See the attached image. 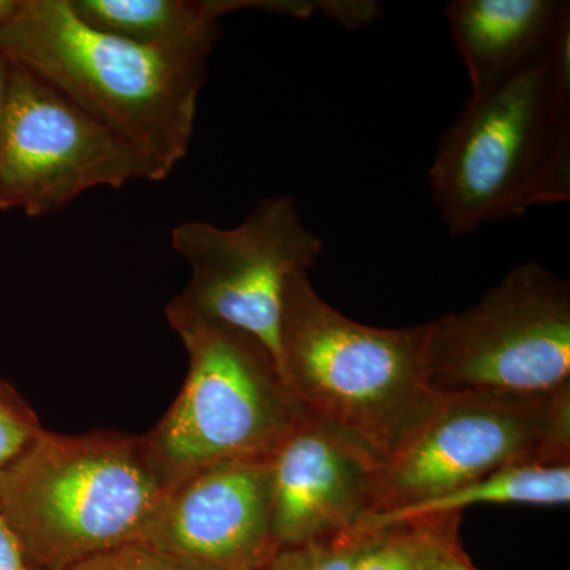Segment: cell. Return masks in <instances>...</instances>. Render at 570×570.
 I'll return each mask as SVG.
<instances>
[{"label":"cell","mask_w":570,"mask_h":570,"mask_svg":"<svg viewBox=\"0 0 570 570\" xmlns=\"http://www.w3.org/2000/svg\"><path fill=\"white\" fill-rule=\"evenodd\" d=\"M0 52L132 146L156 181L189 151L208 48L137 43L86 24L70 0H20Z\"/></svg>","instance_id":"1"},{"label":"cell","mask_w":570,"mask_h":570,"mask_svg":"<svg viewBox=\"0 0 570 570\" xmlns=\"http://www.w3.org/2000/svg\"><path fill=\"white\" fill-rule=\"evenodd\" d=\"M434 204L452 236L570 200V33L542 59L472 94L438 142Z\"/></svg>","instance_id":"2"},{"label":"cell","mask_w":570,"mask_h":570,"mask_svg":"<svg viewBox=\"0 0 570 570\" xmlns=\"http://www.w3.org/2000/svg\"><path fill=\"white\" fill-rule=\"evenodd\" d=\"M178 483L148 436L41 430L0 471V509L32 570L140 542Z\"/></svg>","instance_id":"3"},{"label":"cell","mask_w":570,"mask_h":570,"mask_svg":"<svg viewBox=\"0 0 570 570\" xmlns=\"http://www.w3.org/2000/svg\"><path fill=\"white\" fill-rule=\"evenodd\" d=\"M425 324L379 328L344 316L317 294L309 272L285 288L279 367L311 414L365 444L382 461L436 406L423 371Z\"/></svg>","instance_id":"4"},{"label":"cell","mask_w":570,"mask_h":570,"mask_svg":"<svg viewBox=\"0 0 570 570\" xmlns=\"http://www.w3.org/2000/svg\"><path fill=\"white\" fill-rule=\"evenodd\" d=\"M189 371L174 406L146 434L175 479L225 461L269 456L306 409L275 355L242 330L165 309Z\"/></svg>","instance_id":"5"},{"label":"cell","mask_w":570,"mask_h":570,"mask_svg":"<svg viewBox=\"0 0 570 570\" xmlns=\"http://www.w3.org/2000/svg\"><path fill=\"white\" fill-rule=\"evenodd\" d=\"M423 371L438 395L569 389V281L534 261L513 266L474 306L426 322Z\"/></svg>","instance_id":"6"},{"label":"cell","mask_w":570,"mask_h":570,"mask_svg":"<svg viewBox=\"0 0 570 570\" xmlns=\"http://www.w3.org/2000/svg\"><path fill=\"white\" fill-rule=\"evenodd\" d=\"M569 463L570 387L530 397L439 395L430 417L382 461L370 515L411 508L502 469Z\"/></svg>","instance_id":"7"},{"label":"cell","mask_w":570,"mask_h":570,"mask_svg":"<svg viewBox=\"0 0 570 570\" xmlns=\"http://www.w3.org/2000/svg\"><path fill=\"white\" fill-rule=\"evenodd\" d=\"M171 247L189 265L190 279L167 307L249 333L279 365L285 288L296 273L309 272L324 250L294 198H264L235 228L200 220L178 224Z\"/></svg>","instance_id":"8"},{"label":"cell","mask_w":570,"mask_h":570,"mask_svg":"<svg viewBox=\"0 0 570 570\" xmlns=\"http://www.w3.org/2000/svg\"><path fill=\"white\" fill-rule=\"evenodd\" d=\"M140 179L156 181L140 153L13 63L0 124V212L47 216L96 187Z\"/></svg>","instance_id":"9"},{"label":"cell","mask_w":570,"mask_h":570,"mask_svg":"<svg viewBox=\"0 0 570 570\" xmlns=\"http://www.w3.org/2000/svg\"><path fill=\"white\" fill-rule=\"evenodd\" d=\"M272 455L225 461L174 487L140 543L186 570H257L276 553Z\"/></svg>","instance_id":"10"},{"label":"cell","mask_w":570,"mask_h":570,"mask_svg":"<svg viewBox=\"0 0 570 570\" xmlns=\"http://www.w3.org/2000/svg\"><path fill=\"white\" fill-rule=\"evenodd\" d=\"M276 549L355 530L374 509L382 460L305 411L272 453Z\"/></svg>","instance_id":"11"},{"label":"cell","mask_w":570,"mask_h":570,"mask_svg":"<svg viewBox=\"0 0 570 570\" xmlns=\"http://www.w3.org/2000/svg\"><path fill=\"white\" fill-rule=\"evenodd\" d=\"M445 17L472 94L535 66L570 33L564 0H453Z\"/></svg>","instance_id":"12"},{"label":"cell","mask_w":570,"mask_h":570,"mask_svg":"<svg viewBox=\"0 0 570 570\" xmlns=\"http://www.w3.org/2000/svg\"><path fill=\"white\" fill-rule=\"evenodd\" d=\"M86 24L99 31L165 48H208L219 39V20L257 9L305 18L314 6L294 0H70Z\"/></svg>","instance_id":"13"},{"label":"cell","mask_w":570,"mask_h":570,"mask_svg":"<svg viewBox=\"0 0 570 570\" xmlns=\"http://www.w3.org/2000/svg\"><path fill=\"white\" fill-rule=\"evenodd\" d=\"M570 501V463L554 466H517L502 469L411 508L365 517L356 530H381L390 524L422 517L461 515L479 504L568 505Z\"/></svg>","instance_id":"14"},{"label":"cell","mask_w":570,"mask_h":570,"mask_svg":"<svg viewBox=\"0 0 570 570\" xmlns=\"http://www.w3.org/2000/svg\"><path fill=\"white\" fill-rule=\"evenodd\" d=\"M460 524L461 515H439L381 528L354 570H438L463 550Z\"/></svg>","instance_id":"15"},{"label":"cell","mask_w":570,"mask_h":570,"mask_svg":"<svg viewBox=\"0 0 570 570\" xmlns=\"http://www.w3.org/2000/svg\"><path fill=\"white\" fill-rule=\"evenodd\" d=\"M377 530H351L277 550L257 570H354L376 540Z\"/></svg>","instance_id":"16"},{"label":"cell","mask_w":570,"mask_h":570,"mask_svg":"<svg viewBox=\"0 0 570 570\" xmlns=\"http://www.w3.org/2000/svg\"><path fill=\"white\" fill-rule=\"evenodd\" d=\"M41 430L32 409L0 384V471L24 452Z\"/></svg>","instance_id":"17"},{"label":"cell","mask_w":570,"mask_h":570,"mask_svg":"<svg viewBox=\"0 0 570 570\" xmlns=\"http://www.w3.org/2000/svg\"><path fill=\"white\" fill-rule=\"evenodd\" d=\"M67 570H186L140 542L105 551Z\"/></svg>","instance_id":"18"},{"label":"cell","mask_w":570,"mask_h":570,"mask_svg":"<svg viewBox=\"0 0 570 570\" xmlns=\"http://www.w3.org/2000/svg\"><path fill=\"white\" fill-rule=\"evenodd\" d=\"M0 570H32L0 509Z\"/></svg>","instance_id":"19"},{"label":"cell","mask_w":570,"mask_h":570,"mask_svg":"<svg viewBox=\"0 0 570 570\" xmlns=\"http://www.w3.org/2000/svg\"><path fill=\"white\" fill-rule=\"evenodd\" d=\"M11 70H13V62L0 52V124H2L7 100H9Z\"/></svg>","instance_id":"20"},{"label":"cell","mask_w":570,"mask_h":570,"mask_svg":"<svg viewBox=\"0 0 570 570\" xmlns=\"http://www.w3.org/2000/svg\"><path fill=\"white\" fill-rule=\"evenodd\" d=\"M438 570H475L474 566L471 564V561L468 560L466 554H464L463 550L456 551L455 554L448 558L444 562H442L441 568Z\"/></svg>","instance_id":"21"}]
</instances>
